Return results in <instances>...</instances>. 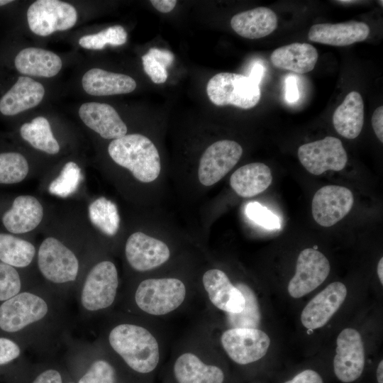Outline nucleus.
I'll return each mask as SVG.
<instances>
[{
  "mask_svg": "<svg viewBox=\"0 0 383 383\" xmlns=\"http://www.w3.org/2000/svg\"><path fill=\"white\" fill-rule=\"evenodd\" d=\"M330 263L326 257L313 248H306L299 255L296 272L288 284L289 294L301 298L320 286L328 277Z\"/></svg>",
  "mask_w": 383,
  "mask_h": 383,
  "instance_id": "obj_11",
  "label": "nucleus"
},
{
  "mask_svg": "<svg viewBox=\"0 0 383 383\" xmlns=\"http://www.w3.org/2000/svg\"><path fill=\"white\" fill-rule=\"evenodd\" d=\"M296 79L294 75H288L285 79V98L289 103H294L299 99Z\"/></svg>",
  "mask_w": 383,
  "mask_h": 383,
  "instance_id": "obj_43",
  "label": "nucleus"
},
{
  "mask_svg": "<svg viewBox=\"0 0 383 383\" xmlns=\"http://www.w3.org/2000/svg\"><path fill=\"white\" fill-rule=\"evenodd\" d=\"M142 62L145 72L155 84L164 83L167 79L166 68L157 62L148 52L142 56Z\"/></svg>",
  "mask_w": 383,
  "mask_h": 383,
  "instance_id": "obj_39",
  "label": "nucleus"
},
{
  "mask_svg": "<svg viewBox=\"0 0 383 383\" xmlns=\"http://www.w3.org/2000/svg\"><path fill=\"white\" fill-rule=\"evenodd\" d=\"M125 254L132 268L145 272L166 262L170 258V251L164 242L142 232H135L126 241Z\"/></svg>",
  "mask_w": 383,
  "mask_h": 383,
  "instance_id": "obj_15",
  "label": "nucleus"
},
{
  "mask_svg": "<svg viewBox=\"0 0 383 383\" xmlns=\"http://www.w3.org/2000/svg\"><path fill=\"white\" fill-rule=\"evenodd\" d=\"M235 287L245 298V306L238 313H227L228 325L231 328H258L261 321V313L255 292L244 283H238Z\"/></svg>",
  "mask_w": 383,
  "mask_h": 383,
  "instance_id": "obj_32",
  "label": "nucleus"
},
{
  "mask_svg": "<svg viewBox=\"0 0 383 383\" xmlns=\"http://www.w3.org/2000/svg\"><path fill=\"white\" fill-rule=\"evenodd\" d=\"M33 383H62V380L59 372L50 369L40 373Z\"/></svg>",
  "mask_w": 383,
  "mask_h": 383,
  "instance_id": "obj_45",
  "label": "nucleus"
},
{
  "mask_svg": "<svg viewBox=\"0 0 383 383\" xmlns=\"http://www.w3.org/2000/svg\"><path fill=\"white\" fill-rule=\"evenodd\" d=\"M89 217L92 224L104 234L113 236L120 226V217L116 205L101 196L92 201L88 208Z\"/></svg>",
  "mask_w": 383,
  "mask_h": 383,
  "instance_id": "obj_31",
  "label": "nucleus"
},
{
  "mask_svg": "<svg viewBox=\"0 0 383 383\" xmlns=\"http://www.w3.org/2000/svg\"><path fill=\"white\" fill-rule=\"evenodd\" d=\"M377 275L382 284H383V258L381 257L377 264Z\"/></svg>",
  "mask_w": 383,
  "mask_h": 383,
  "instance_id": "obj_48",
  "label": "nucleus"
},
{
  "mask_svg": "<svg viewBox=\"0 0 383 383\" xmlns=\"http://www.w3.org/2000/svg\"><path fill=\"white\" fill-rule=\"evenodd\" d=\"M245 211L250 220L265 228L272 230L280 228L278 217L257 201L248 203Z\"/></svg>",
  "mask_w": 383,
  "mask_h": 383,
  "instance_id": "obj_38",
  "label": "nucleus"
},
{
  "mask_svg": "<svg viewBox=\"0 0 383 383\" xmlns=\"http://www.w3.org/2000/svg\"><path fill=\"white\" fill-rule=\"evenodd\" d=\"M318 57V52L312 45L294 43L275 49L270 60L275 67L304 74L313 70Z\"/></svg>",
  "mask_w": 383,
  "mask_h": 383,
  "instance_id": "obj_25",
  "label": "nucleus"
},
{
  "mask_svg": "<svg viewBox=\"0 0 383 383\" xmlns=\"http://www.w3.org/2000/svg\"><path fill=\"white\" fill-rule=\"evenodd\" d=\"M26 16L30 30L40 36L70 29L77 20L74 7L58 0H38L28 7Z\"/></svg>",
  "mask_w": 383,
  "mask_h": 383,
  "instance_id": "obj_7",
  "label": "nucleus"
},
{
  "mask_svg": "<svg viewBox=\"0 0 383 383\" xmlns=\"http://www.w3.org/2000/svg\"><path fill=\"white\" fill-rule=\"evenodd\" d=\"M45 94L43 86L29 77L20 76L0 97V113L14 116L37 106Z\"/></svg>",
  "mask_w": 383,
  "mask_h": 383,
  "instance_id": "obj_18",
  "label": "nucleus"
},
{
  "mask_svg": "<svg viewBox=\"0 0 383 383\" xmlns=\"http://www.w3.org/2000/svg\"><path fill=\"white\" fill-rule=\"evenodd\" d=\"M21 355V348L12 340L0 337V365L8 364Z\"/></svg>",
  "mask_w": 383,
  "mask_h": 383,
  "instance_id": "obj_40",
  "label": "nucleus"
},
{
  "mask_svg": "<svg viewBox=\"0 0 383 383\" xmlns=\"http://www.w3.org/2000/svg\"><path fill=\"white\" fill-rule=\"evenodd\" d=\"M372 126L377 138L383 143V106L377 107L372 116Z\"/></svg>",
  "mask_w": 383,
  "mask_h": 383,
  "instance_id": "obj_44",
  "label": "nucleus"
},
{
  "mask_svg": "<svg viewBox=\"0 0 383 383\" xmlns=\"http://www.w3.org/2000/svg\"><path fill=\"white\" fill-rule=\"evenodd\" d=\"M15 69L21 74L52 77L62 68V60L55 53L38 48H26L14 57Z\"/></svg>",
  "mask_w": 383,
  "mask_h": 383,
  "instance_id": "obj_22",
  "label": "nucleus"
},
{
  "mask_svg": "<svg viewBox=\"0 0 383 383\" xmlns=\"http://www.w3.org/2000/svg\"><path fill=\"white\" fill-rule=\"evenodd\" d=\"M29 171L26 157L14 151L0 152V184H13L23 181Z\"/></svg>",
  "mask_w": 383,
  "mask_h": 383,
  "instance_id": "obj_33",
  "label": "nucleus"
},
{
  "mask_svg": "<svg viewBox=\"0 0 383 383\" xmlns=\"http://www.w3.org/2000/svg\"><path fill=\"white\" fill-rule=\"evenodd\" d=\"M370 34L369 26L360 21L313 25L308 33L311 41L333 46H347L365 40Z\"/></svg>",
  "mask_w": 383,
  "mask_h": 383,
  "instance_id": "obj_20",
  "label": "nucleus"
},
{
  "mask_svg": "<svg viewBox=\"0 0 383 383\" xmlns=\"http://www.w3.org/2000/svg\"><path fill=\"white\" fill-rule=\"evenodd\" d=\"M108 152L116 164L128 169L141 182H151L160 174L161 164L157 149L143 135L126 134L113 140Z\"/></svg>",
  "mask_w": 383,
  "mask_h": 383,
  "instance_id": "obj_2",
  "label": "nucleus"
},
{
  "mask_svg": "<svg viewBox=\"0 0 383 383\" xmlns=\"http://www.w3.org/2000/svg\"><path fill=\"white\" fill-rule=\"evenodd\" d=\"M284 383H323L321 375L313 370H305Z\"/></svg>",
  "mask_w": 383,
  "mask_h": 383,
  "instance_id": "obj_41",
  "label": "nucleus"
},
{
  "mask_svg": "<svg viewBox=\"0 0 383 383\" xmlns=\"http://www.w3.org/2000/svg\"><path fill=\"white\" fill-rule=\"evenodd\" d=\"M177 383H223L222 370L208 365L192 353H184L174 362L173 367Z\"/></svg>",
  "mask_w": 383,
  "mask_h": 383,
  "instance_id": "obj_26",
  "label": "nucleus"
},
{
  "mask_svg": "<svg viewBox=\"0 0 383 383\" xmlns=\"http://www.w3.org/2000/svg\"><path fill=\"white\" fill-rule=\"evenodd\" d=\"M228 357L239 365H248L263 357L269 349L268 335L258 328H229L221 336Z\"/></svg>",
  "mask_w": 383,
  "mask_h": 383,
  "instance_id": "obj_10",
  "label": "nucleus"
},
{
  "mask_svg": "<svg viewBox=\"0 0 383 383\" xmlns=\"http://www.w3.org/2000/svg\"><path fill=\"white\" fill-rule=\"evenodd\" d=\"M353 203V194L349 189L338 185L324 186L313 197L312 215L318 224L330 227L350 212Z\"/></svg>",
  "mask_w": 383,
  "mask_h": 383,
  "instance_id": "obj_14",
  "label": "nucleus"
},
{
  "mask_svg": "<svg viewBox=\"0 0 383 383\" xmlns=\"http://www.w3.org/2000/svg\"><path fill=\"white\" fill-rule=\"evenodd\" d=\"M364 123V104L357 91L350 92L335 110L333 123L335 131L348 139L357 138Z\"/></svg>",
  "mask_w": 383,
  "mask_h": 383,
  "instance_id": "obj_28",
  "label": "nucleus"
},
{
  "mask_svg": "<svg viewBox=\"0 0 383 383\" xmlns=\"http://www.w3.org/2000/svg\"><path fill=\"white\" fill-rule=\"evenodd\" d=\"M79 116L84 124L105 139H118L126 135L127 126L109 104L89 102L81 105Z\"/></svg>",
  "mask_w": 383,
  "mask_h": 383,
  "instance_id": "obj_19",
  "label": "nucleus"
},
{
  "mask_svg": "<svg viewBox=\"0 0 383 383\" xmlns=\"http://www.w3.org/2000/svg\"><path fill=\"white\" fill-rule=\"evenodd\" d=\"M48 312L46 301L30 292H20L0 305V328L16 333L43 319Z\"/></svg>",
  "mask_w": 383,
  "mask_h": 383,
  "instance_id": "obj_8",
  "label": "nucleus"
},
{
  "mask_svg": "<svg viewBox=\"0 0 383 383\" xmlns=\"http://www.w3.org/2000/svg\"><path fill=\"white\" fill-rule=\"evenodd\" d=\"M202 283L211 304L226 313H238L245 306L242 292L221 270L211 269L203 275Z\"/></svg>",
  "mask_w": 383,
  "mask_h": 383,
  "instance_id": "obj_17",
  "label": "nucleus"
},
{
  "mask_svg": "<svg viewBox=\"0 0 383 383\" xmlns=\"http://www.w3.org/2000/svg\"><path fill=\"white\" fill-rule=\"evenodd\" d=\"M43 218V208L40 201L33 196L21 195L4 213L1 223L8 233L22 234L35 229Z\"/></svg>",
  "mask_w": 383,
  "mask_h": 383,
  "instance_id": "obj_21",
  "label": "nucleus"
},
{
  "mask_svg": "<svg viewBox=\"0 0 383 383\" xmlns=\"http://www.w3.org/2000/svg\"><path fill=\"white\" fill-rule=\"evenodd\" d=\"M13 2H14L13 0H0V8L6 6Z\"/></svg>",
  "mask_w": 383,
  "mask_h": 383,
  "instance_id": "obj_50",
  "label": "nucleus"
},
{
  "mask_svg": "<svg viewBox=\"0 0 383 383\" xmlns=\"http://www.w3.org/2000/svg\"><path fill=\"white\" fill-rule=\"evenodd\" d=\"M35 254L34 245L9 233L0 232V261L13 267L28 266Z\"/></svg>",
  "mask_w": 383,
  "mask_h": 383,
  "instance_id": "obj_29",
  "label": "nucleus"
},
{
  "mask_svg": "<svg viewBox=\"0 0 383 383\" xmlns=\"http://www.w3.org/2000/svg\"><path fill=\"white\" fill-rule=\"evenodd\" d=\"M82 84L84 90L93 96L128 94L136 88L135 81L130 76L99 68L88 70Z\"/></svg>",
  "mask_w": 383,
  "mask_h": 383,
  "instance_id": "obj_24",
  "label": "nucleus"
},
{
  "mask_svg": "<svg viewBox=\"0 0 383 383\" xmlns=\"http://www.w3.org/2000/svg\"><path fill=\"white\" fill-rule=\"evenodd\" d=\"M116 374L113 366L106 360L94 362L78 383H115Z\"/></svg>",
  "mask_w": 383,
  "mask_h": 383,
  "instance_id": "obj_37",
  "label": "nucleus"
},
{
  "mask_svg": "<svg viewBox=\"0 0 383 383\" xmlns=\"http://www.w3.org/2000/svg\"><path fill=\"white\" fill-rule=\"evenodd\" d=\"M298 157L304 167L314 175H320L327 170L340 171L348 162L342 142L331 136L301 145Z\"/></svg>",
  "mask_w": 383,
  "mask_h": 383,
  "instance_id": "obj_9",
  "label": "nucleus"
},
{
  "mask_svg": "<svg viewBox=\"0 0 383 383\" xmlns=\"http://www.w3.org/2000/svg\"><path fill=\"white\" fill-rule=\"evenodd\" d=\"M81 179L79 167L74 162H68L59 176L50 184L48 191L53 195L67 197L77 190Z\"/></svg>",
  "mask_w": 383,
  "mask_h": 383,
  "instance_id": "obj_35",
  "label": "nucleus"
},
{
  "mask_svg": "<svg viewBox=\"0 0 383 383\" xmlns=\"http://www.w3.org/2000/svg\"><path fill=\"white\" fill-rule=\"evenodd\" d=\"M336 2H340V4H351L358 2V1H336Z\"/></svg>",
  "mask_w": 383,
  "mask_h": 383,
  "instance_id": "obj_51",
  "label": "nucleus"
},
{
  "mask_svg": "<svg viewBox=\"0 0 383 383\" xmlns=\"http://www.w3.org/2000/svg\"><path fill=\"white\" fill-rule=\"evenodd\" d=\"M38 265L44 277L56 284L74 281L79 272V261L75 254L53 237L46 238L41 243Z\"/></svg>",
  "mask_w": 383,
  "mask_h": 383,
  "instance_id": "obj_6",
  "label": "nucleus"
},
{
  "mask_svg": "<svg viewBox=\"0 0 383 383\" xmlns=\"http://www.w3.org/2000/svg\"><path fill=\"white\" fill-rule=\"evenodd\" d=\"M176 0H152L150 3L160 12L169 13L177 4Z\"/></svg>",
  "mask_w": 383,
  "mask_h": 383,
  "instance_id": "obj_46",
  "label": "nucleus"
},
{
  "mask_svg": "<svg viewBox=\"0 0 383 383\" xmlns=\"http://www.w3.org/2000/svg\"><path fill=\"white\" fill-rule=\"evenodd\" d=\"M21 281L16 269L0 261V301L20 293Z\"/></svg>",
  "mask_w": 383,
  "mask_h": 383,
  "instance_id": "obj_36",
  "label": "nucleus"
},
{
  "mask_svg": "<svg viewBox=\"0 0 383 383\" xmlns=\"http://www.w3.org/2000/svg\"><path fill=\"white\" fill-rule=\"evenodd\" d=\"M118 286L115 265L108 260L95 265L87 274L82 287L81 303L89 311L106 309L113 303Z\"/></svg>",
  "mask_w": 383,
  "mask_h": 383,
  "instance_id": "obj_5",
  "label": "nucleus"
},
{
  "mask_svg": "<svg viewBox=\"0 0 383 383\" xmlns=\"http://www.w3.org/2000/svg\"><path fill=\"white\" fill-rule=\"evenodd\" d=\"M377 379L378 383H383V361L381 360L377 369Z\"/></svg>",
  "mask_w": 383,
  "mask_h": 383,
  "instance_id": "obj_49",
  "label": "nucleus"
},
{
  "mask_svg": "<svg viewBox=\"0 0 383 383\" xmlns=\"http://www.w3.org/2000/svg\"><path fill=\"white\" fill-rule=\"evenodd\" d=\"M272 172L262 162H252L239 167L231 176L230 184L235 192L242 197L255 196L271 184Z\"/></svg>",
  "mask_w": 383,
  "mask_h": 383,
  "instance_id": "obj_27",
  "label": "nucleus"
},
{
  "mask_svg": "<svg viewBox=\"0 0 383 383\" xmlns=\"http://www.w3.org/2000/svg\"><path fill=\"white\" fill-rule=\"evenodd\" d=\"M109 342L127 365L138 373H150L159 363L158 343L143 326L131 323L117 325L109 333Z\"/></svg>",
  "mask_w": 383,
  "mask_h": 383,
  "instance_id": "obj_1",
  "label": "nucleus"
},
{
  "mask_svg": "<svg viewBox=\"0 0 383 383\" xmlns=\"http://www.w3.org/2000/svg\"><path fill=\"white\" fill-rule=\"evenodd\" d=\"M127 40V33L121 26H113L95 34L82 36L79 44L84 48L101 50L106 45L118 46Z\"/></svg>",
  "mask_w": 383,
  "mask_h": 383,
  "instance_id": "obj_34",
  "label": "nucleus"
},
{
  "mask_svg": "<svg viewBox=\"0 0 383 383\" xmlns=\"http://www.w3.org/2000/svg\"><path fill=\"white\" fill-rule=\"evenodd\" d=\"M148 53L165 68L171 65L174 59L173 53L165 49L152 48Z\"/></svg>",
  "mask_w": 383,
  "mask_h": 383,
  "instance_id": "obj_42",
  "label": "nucleus"
},
{
  "mask_svg": "<svg viewBox=\"0 0 383 383\" xmlns=\"http://www.w3.org/2000/svg\"><path fill=\"white\" fill-rule=\"evenodd\" d=\"M333 370L341 382L349 383L357 379L365 367L364 344L360 333L354 328L343 329L336 340Z\"/></svg>",
  "mask_w": 383,
  "mask_h": 383,
  "instance_id": "obj_13",
  "label": "nucleus"
},
{
  "mask_svg": "<svg viewBox=\"0 0 383 383\" xmlns=\"http://www.w3.org/2000/svg\"><path fill=\"white\" fill-rule=\"evenodd\" d=\"M231 26L239 35L257 39L272 33L277 27L276 13L267 7H257L234 15Z\"/></svg>",
  "mask_w": 383,
  "mask_h": 383,
  "instance_id": "obj_23",
  "label": "nucleus"
},
{
  "mask_svg": "<svg viewBox=\"0 0 383 383\" xmlns=\"http://www.w3.org/2000/svg\"><path fill=\"white\" fill-rule=\"evenodd\" d=\"M243 154L240 144L222 140L209 146L201 157L198 170L199 182L211 186L221 180L237 164Z\"/></svg>",
  "mask_w": 383,
  "mask_h": 383,
  "instance_id": "obj_12",
  "label": "nucleus"
},
{
  "mask_svg": "<svg viewBox=\"0 0 383 383\" xmlns=\"http://www.w3.org/2000/svg\"><path fill=\"white\" fill-rule=\"evenodd\" d=\"M186 294V287L179 279H147L138 286L135 301L145 313L163 316L179 308L184 301Z\"/></svg>",
  "mask_w": 383,
  "mask_h": 383,
  "instance_id": "obj_3",
  "label": "nucleus"
},
{
  "mask_svg": "<svg viewBox=\"0 0 383 383\" xmlns=\"http://www.w3.org/2000/svg\"><path fill=\"white\" fill-rule=\"evenodd\" d=\"M21 137L31 146L50 155L60 151V145L53 136L49 121L43 116L25 123L19 129Z\"/></svg>",
  "mask_w": 383,
  "mask_h": 383,
  "instance_id": "obj_30",
  "label": "nucleus"
},
{
  "mask_svg": "<svg viewBox=\"0 0 383 383\" xmlns=\"http://www.w3.org/2000/svg\"><path fill=\"white\" fill-rule=\"evenodd\" d=\"M70 383H72V382H70Z\"/></svg>",
  "mask_w": 383,
  "mask_h": 383,
  "instance_id": "obj_52",
  "label": "nucleus"
},
{
  "mask_svg": "<svg viewBox=\"0 0 383 383\" xmlns=\"http://www.w3.org/2000/svg\"><path fill=\"white\" fill-rule=\"evenodd\" d=\"M264 72L265 69L262 65L260 63H255L252 66L248 77L255 84L259 85L263 77Z\"/></svg>",
  "mask_w": 383,
  "mask_h": 383,
  "instance_id": "obj_47",
  "label": "nucleus"
},
{
  "mask_svg": "<svg viewBox=\"0 0 383 383\" xmlns=\"http://www.w3.org/2000/svg\"><path fill=\"white\" fill-rule=\"evenodd\" d=\"M210 101L218 106L232 105L249 109L255 106L261 96L259 85L248 77L231 72H220L207 83Z\"/></svg>",
  "mask_w": 383,
  "mask_h": 383,
  "instance_id": "obj_4",
  "label": "nucleus"
},
{
  "mask_svg": "<svg viewBox=\"0 0 383 383\" xmlns=\"http://www.w3.org/2000/svg\"><path fill=\"white\" fill-rule=\"evenodd\" d=\"M346 287L340 282L328 284L306 305L301 314L303 326L314 330L326 325L347 296Z\"/></svg>",
  "mask_w": 383,
  "mask_h": 383,
  "instance_id": "obj_16",
  "label": "nucleus"
}]
</instances>
